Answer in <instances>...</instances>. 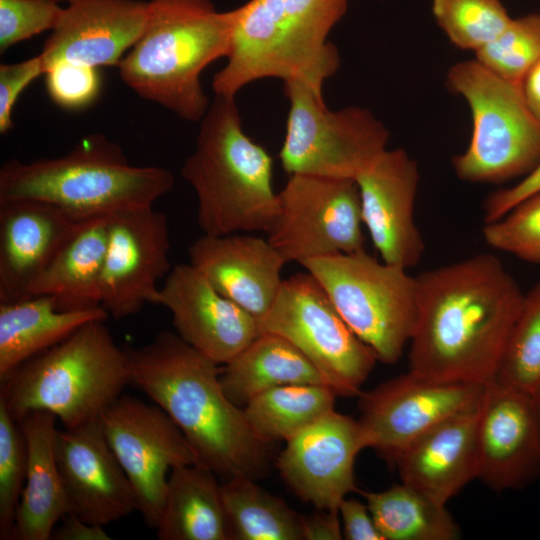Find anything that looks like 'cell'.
I'll return each instance as SVG.
<instances>
[{
    "label": "cell",
    "instance_id": "7dc6e473",
    "mask_svg": "<svg viewBox=\"0 0 540 540\" xmlns=\"http://www.w3.org/2000/svg\"><path fill=\"white\" fill-rule=\"evenodd\" d=\"M55 1H58V2H59V1H66V2L70 3V2H72L73 0H55Z\"/></svg>",
    "mask_w": 540,
    "mask_h": 540
},
{
    "label": "cell",
    "instance_id": "52a82bcc",
    "mask_svg": "<svg viewBox=\"0 0 540 540\" xmlns=\"http://www.w3.org/2000/svg\"><path fill=\"white\" fill-rule=\"evenodd\" d=\"M106 320L89 321L1 379L0 400L20 420L47 411L65 428L100 417L130 384L125 348Z\"/></svg>",
    "mask_w": 540,
    "mask_h": 540
},
{
    "label": "cell",
    "instance_id": "1f68e13d",
    "mask_svg": "<svg viewBox=\"0 0 540 540\" xmlns=\"http://www.w3.org/2000/svg\"><path fill=\"white\" fill-rule=\"evenodd\" d=\"M232 539L236 540H303V516L282 499L254 482L238 475L221 485Z\"/></svg>",
    "mask_w": 540,
    "mask_h": 540
},
{
    "label": "cell",
    "instance_id": "277c9868",
    "mask_svg": "<svg viewBox=\"0 0 540 540\" xmlns=\"http://www.w3.org/2000/svg\"><path fill=\"white\" fill-rule=\"evenodd\" d=\"M347 6L348 0H249L234 9L227 63L212 80L215 95L235 97L264 78L322 88L340 64L327 37Z\"/></svg>",
    "mask_w": 540,
    "mask_h": 540
},
{
    "label": "cell",
    "instance_id": "d590c367",
    "mask_svg": "<svg viewBox=\"0 0 540 540\" xmlns=\"http://www.w3.org/2000/svg\"><path fill=\"white\" fill-rule=\"evenodd\" d=\"M27 470L21 423L0 400V539L11 540Z\"/></svg>",
    "mask_w": 540,
    "mask_h": 540
},
{
    "label": "cell",
    "instance_id": "e0dca14e",
    "mask_svg": "<svg viewBox=\"0 0 540 540\" xmlns=\"http://www.w3.org/2000/svg\"><path fill=\"white\" fill-rule=\"evenodd\" d=\"M55 453L70 512L107 525L137 510V499L112 450L101 417L57 430Z\"/></svg>",
    "mask_w": 540,
    "mask_h": 540
},
{
    "label": "cell",
    "instance_id": "9c48e42d",
    "mask_svg": "<svg viewBox=\"0 0 540 540\" xmlns=\"http://www.w3.org/2000/svg\"><path fill=\"white\" fill-rule=\"evenodd\" d=\"M301 265L378 361L393 364L401 358L416 323V277L365 249L312 258Z\"/></svg>",
    "mask_w": 540,
    "mask_h": 540
},
{
    "label": "cell",
    "instance_id": "5bb4252c",
    "mask_svg": "<svg viewBox=\"0 0 540 540\" xmlns=\"http://www.w3.org/2000/svg\"><path fill=\"white\" fill-rule=\"evenodd\" d=\"M485 386L437 382L409 371L360 393L359 423L367 448L394 462L433 428L478 404Z\"/></svg>",
    "mask_w": 540,
    "mask_h": 540
},
{
    "label": "cell",
    "instance_id": "9a60e30c",
    "mask_svg": "<svg viewBox=\"0 0 540 540\" xmlns=\"http://www.w3.org/2000/svg\"><path fill=\"white\" fill-rule=\"evenodd\" d=\"M165 213L153 207L109 214L101 275V306L115 319L157 304L159 281L171 270Z\"/></svg>",
    "mask_w": 540,
    "mask_h": 540
},
{
    "label": "cell",
    "instance_id": "d6986e66",
    "mask_svg": "<svg viewBox=\"0 0 540 540\" xmlns=\"http://www.w3.org/2000/svg\"><path fill=\"white\" fill-rule=\"evenodd\" d=\"M156 305L168 309L176 334L216 364H226L260 333L259 321L219 293L192 264L171 268Z\"/></svg>",
    "mask_w": 540,
    "mask_h": 540
},
{
    "label": "cell",
    "instance_id": "7bdbcfd3",
    "mask_svg": "<svg viewBox=\"0 0 540 540\" xmlns=\"http://www.w3.org/2000/svg\"><path fill=\"white\" fill-rule=\"evenodd\" d=\"M303 540H340L343 529L338 510H318L302 518Z\"/></svg>",
    "mask_w": 540,
    "mask_h": 540
},
{
    "label": "cell",
    "instance_id": "7402d4cb",
    "mask_svg": "<svg viewBox=\"0 0 540 540\" xmlns=\"http://www.w3.org/2000/svg\"><path fill=\"white\" fill-rule=\"evenodd\" d=\"M190 264L223 296L260 321L282 286L287 263L264 238L246 234H203L188 248Z\"/></svg>",
    "mask_w": 540,
    "mask_h": 540
},
{
    "label": "cell",
    "instance_id": "4fadbf2b",
    "mask_svg": "<svg viewBox=\"0 0 540 540\" xmlns=\"http://www.w3.org/2000/svg\"><path fill=\"white\" fill-rule=\"evenodd\" d=\"M104 433L133 486L137 511L156 528L168 472L197 463L185 436L158 405L121 395L101 414Z\"/></svg>",
    "mask_w": 540,
    "mask_h": 540
},
{
    "label": "cell",
    "instance_id": "44dd1931",
    "mask_svg": "<svg viewBox=\"0 0 540 540\" xmlns=\"http://www.w3.org/2000/svg\"><path fill=\"white\" fill-rule=\"evenodd\" d=\"M148 16L149 2L143 0H73L43 45L45 71L58 61L118 66L143 34Z\"/></svg>",
    "mask_w": 540,
    "mask_h": 540
},
{
    "label": "cell",
    "instance_id": "7c38bea8",
    "mask_svg": "<svg viewBox=\"0 0 540 540\" xmlns=\"http://www.w3.org/2000/svg\"><path fill=\"white\" fill-rule=\"evenodd\" d=\"M359 188L354 179L289 175L265 231L285 261L303 262L364 248Z\"/></svg>",
    "mask_w": 540,
    "mask_h": 540
},
{
    "label": "cell",
    "instance_id": "8d00e7d4",
    "mask_svg": "<svg viewBox=\"0 0 540 540\" xmlns=\"http://www.w3.org/2000/svg\"><path fill=\"white\" fill-rule=\"evenodd\" d=\"M482 234L490 247L540 266V192L485 223Z\"/></svg>",
    "mask_w": 540,
    "mask_h": 540
},
{
    "label": "cell",
    "instance_id": "5b68a950",
    "mask_svg": "<svg viewBox=\"0 0 540 540\" xmlns=\"http://www.w3.org/2000/svg\"><path fill=\"white\" fill-rule=\"evenodd\" d=\"M174 183L169 170L133 166L118 144L93 133L60 157L5 162L0 169V201L38 200L84 220L153 207Z\"/></svg>",
    "mask_w": 540,
    "mask_h": 540
},
{
    "label": "cell",
    "instance_id": "ac0fdd59",
    "mask_svg": "<svg viewBox=\"0 0 540 540\" xmlns=\"http://www.w3.org/2000/svg\"><path fill=\"white\" fill-rule=\"evenodd\" d=\"M477 479L495 491L521 489L540 475V423L532 395L489 382L477 427Z\"/></svg>",
    "mask_w": 540,
    "mask_h": 540
},
{
    "label": "cell",
    "instance_id": "8992f818",
    "mask_svg": "<svg viewBox=\"0 0 540 540\" xmlns=\"http://www.w3.org/2000/svg\"><path fill=\"white\" fill-rule=\"evenodd\" d=\"M272 173L271 155L242 128L235 97L215 95L181 169L196 193L203 234L265 232L278 210Z\"/></svg>",
    "mask_w": 540,
    "mask_h": 540
},
{
    "label": "cell",
    "instance_id": "484cf974",
    "mask_svg": "<svg viewBox=\"0 0 540 540\" xmlns=\"http://www.w3.org/2000/svg\"><path fill=\"white\" fill-rule=\"evenodd\" d=\"M109 215L80 220L76 229L36 277L28 297L49 295L60 310L101 306L100 285L108 241Z\"/></svg>",
    "mask_w": 540,
    "mask_h": 540
},
{
    "label": "cell",
    "instance_id": "cb8c5ba5",
    "mask_svg": "<svg viewBox=\"0 0 540 540\" xmlns=\"http://www.w3.org/2000/svg\"><path fill=\"white\" fill-rule=\"evenodd\" d=\"M482 398L475 406L433 428L396 457L394 463L401 482L447 505L469 482L477 479V427Z\"/></svg>",
    "mask_w": 540,
    "mask_h": 540
},
{
    "label": "cell",
    "instance_id": "ffe728a7",
    "mask_svg": "<svg viewBox=\"0 0 540 540\" xmlns=\"http://www.w3.org/2000/svg\"><path fill=\"white\" fill-rule=\"evenodd\" d=\"M355 181L363 224L381 259L404 269L416 266L425 249L414 218L416 161L404 149H386Z\"/></svg>",
    "mask_w": 540,
    "mask_h": 540
},
{
    "label": "cell",
    "instance_id": "836d02e7",
    "mask_svg": "<svg viewBox=\"0 0 540 540\" xmlns=\"http://www.w3.org/2000/svg\"><path fill=\"white\" fill-rule=\"evenodd\" d=\"M432 11L455 46L474 52L494 40L512 19L500 0H433Z\"/></svg>",
    "mask_w": 540,
    "mask_h": 540
},
{
    "label": "cell",
    "instance_id": "7a4b0ae2",
    "mask_svg": "<svg viewBox=\"0 0 540 540\" xmlns=\"http://www.w3.org/2000/svg\"><path fill=\"white\" fill-rule=\"evenodd\" d=\"M125 349L130 384L174 421L197 464L227 479L262 473L269 443L254 433L244 409L226 395L218 364L168 331L141 347Z\"/></svg>",
    "mask_w": 540,
    "mask_h": 540
},
{
    "label": "cell",
    "instance_id": "ab89813d",
    "mask_svg": "<svg viewBox=\"0 0 540 540\" xmlns=\"http://www.w3.org/2000/svg\"><path fill=\"white\" fill-rule=\"evenodd\" d=\"M45 66L40 54L13 64L0 65V133L13 127L12 111L19 95L39 76Z\"/></svg>",
    "mask_w": 540,
    "mask_h": 540
},
{
    "label": "cell",
    "instance_id": "d6a6232c",
    "mask_svg": "<svg viewBox=\"0 0 540 540\" xmlns=\"http://www.w3.org/2000/svg\"><path fill=\"white\" fill-rule=\"evenodd\" d=\"M493 381L532 396L540 391V282L524 295Z\"/></svg>",
    "mask_w": 540,
    "mask_h": 540
},
{
    "label": "cell",
    "instance_id": "60d3db41",
    "mask_svg": "<svg viewBox=\"0 0 540 540\" xmlns=\"http://www.w3.org/2000/svg\"><path fill=\"white\" fill-rule=\"evenodd\" d=\"M540 192V163L518 183L491 193L483 204L485 223L495 221L519 202Z\"/></svg>",
    "mask_w": 540,
    "mask_h": 540
},
{
    "label": "cell",
    "instance_id": "f35d334b",
    "mask_svg": "<svg viewBox=\"0 0 540 540\" xmlns=\"http://www.w3.org/2000/svg\"><path fill=\"white\" fill-rule=\"evenodd\" d=\"M44 76L50 99L67 110L90 106L101 90V76L97 67L58 61L46 69Z\"/></svg>",
    "mask_w": 540,
    "mask_h": 540
},
{
    "label": "cell",
    "instance_id": "603a6c76",
    "mask_svg": "<svg viewBox=\"0 0 540 540\" xmlns=\"http://www.w3.org/2000/svg\"><path fill=\"white\" fill-rule=\"evenodd\" d=\"M79 221L46 202L0 201V302L28 298L31 284Z\"/></svg>",
    "mask_w": 540,
    "mask_h": 540
},
{
    "label": "cell",
    "instance_id": "ee69618b",
    "mask_svg": "<svg viewBox=\"0 0 540 540\" xmlns=\"http://www.w3.org/2000/svg\"><path fill=\"white\" fill-rule=\"evenodd\" d=\"M53 540H110L101 525L88 523L73 513L66 514L61 524L54 528Z\"/></svg>",
    "mask_w": 540,
    "mask_h": 540
},
{
    "label": "cell",
    "instance_id": "ba28073f",
    "mask_svg": "<svg viewBox=\"0 0 540 540\" xmlns=\"http://www.w3.org/2000/svg\"><path fill=\"white\" fill-rule=\"evenodd\" d=\"M448 87L469 105L473 129L467 149L452 159L455 174L470 183H501L525 176L540 163V121L521 84L466 60L447 73Z\"/></svg>",
    "mask_w": 540,
    "mask_h": 540
},
{
    "label": "cell",
    "instance_id": "3957f363",
    "mask_svg": "<svg viewBox=\"0 0 540 540\" xmlns=\"http://www.w3.org/2000/svg\"><path fill=\"white\" fill-rule=\"evenodd\" d=\"M143 34L118 65L138 96L187 121L209 107L200 75L231 48L235 10L219 12L212 0H150Z\"/></svg>",
    "mask_w": 540,
    "mask_h": 540
},
{
    "label": "cell",
    "instance_id": "4316f807",
    "mask_svg": "<svg viewBox=\"0 0 540 540\" xmlns=\"http://www.w3.org/2000/svg\"><path fill=\"white\" fill-rule=\"evenodd\" d=\"M108 316L103 307L60 310L55 298L49 295L0 302V380L83 324L106 320Z\"/></svg>",
    "mask_w": 540,
    "mask_h": 540
},
{
    "label": "cell",
    "instance_id": "83f0119b",
    "mask_svg": "<svg viewBox=\"0 0 540 540\" xmlns=\"http://www.w3.org/2000/svg\"><path fill=\"white\" fill-rule=\"evenodd\" d=\"M155 529L160 540H231L216 474L197 463L173 469Z\"/></svg>",
    "mask_w": 540,
    "mask_h": 540
},
{
    "label": "cell",
    "instance_id": "d4e9b609",
    "mask_svg": "<svg viewBox=\"0 0 540 540\" xmlns=\"http://www.w3.org/2000/svg\"><path fill=\"white\" fill-rule=\"evenodd\" d=\"M56 420L40 410L20 420L27 470L11 540L51 539L56 524L70 512L55 453Z\"/></svg>",
    "mask_w": 540,
    "mask_h": 540
},
{
    "label": "cell",
    "instance_id": "8fae6325",
    "mask_svg": "<svg viewBox=\"0 0 540 540\" xmlns=\"http://www.w3.org/2000/svg\"><path fill=\"white\" fill-rule=\"evenodd\" d=\"M259 326L261 332L278 334L296 346L337 396L360 395L378 361L308 271L283 280Z\"/></svg>",
    "mask_w": 540,
    "mask_h": 540
},
{
    "label": "cell",
    "instance_id": "bcb514c9",
    "mask_svg": "<svg viewBox=\"0 0 540 540\" xmlns=\"http://www.w3.org/2000/svg\"><path fill=\"white\" fill-rule=\"evenodd\" d=\"M533 398H534L535 407H536V411H537V415H538V419L540 423V391H538L535 395H533Z\"/></svg>",
    "mask_w": 540,
    "mask_h": 540
},
{
    "label": "cell",
    "instance_id": "30bf717a",
    "mask_svg": "<svg viewBox=\"0 0 540 540\" xmlns=\"http://www.w3.org/2000/svg\"><path fill=\"white\" fill-rule=\"evenodd\" d=\"M289 100L286 134L279 152L289 175L354 179L387 149L389 132L369 110L327 108L322 88L284 81Z\"/></svg>",
    "mask_w": 540,
    "mask_h": 540
},
{
    "label": "cell",
    "instance_id": "74e56055",
    "mask_svg": "<svg viewBox=\"0 0 540 540\" xmlns=\"http://www.w3.org/2000/svg\"><path fill=\"white\" fill-rule=\"evenodd\" d=\"M64 8L55 0H0V53L41 32L53 30Z\"/></svg>",
    "mask_w": 540,
    "mask_h": 540
},
{
    "label": "cell",
    "instance_id": "b9f144b4",
    "mask_svg": "<svg viewBox=\"0 0 540 540\" xmlns=\"http://www.w3.org/2000/svg\"><path fill=\"white\" fill-rule=\"evenodd\" d=\"M343 537L347 540H384L366 503L344 498L338 507Z\"/></svg>",
    "mask_w": 540,
    "mask_h": 540
},
{
    "label": "cell",
    "instance_id": "f546056e",
    "mask_svg": "<svg viewBox=\"0 0 540 540\" xmlns=\"http://www.w3.org/2000/svg\"><path fill=\"white\" fill-rule=\"evenodd\" d=\"M362 495L384 540H456L461 536L446 505L403 482Z\"/></svg>",
    "mask_w": 540,
    "mask_h": 540
},
{
    "label": "cell",
    "instance_id": "4dcf8cb0",
    "mask_svg": "<svg viewBox=\"0 0 540 540\" xmlns=\"http://www.w3.org/2000/svg\"><path fill=\"white\" fill-rule=\"evenodd\" d=\"M336 396L327 384L284 385L257 395L243 409L262 441L286 442L333 411Z\"/></svg>",
    "mask_w": 540,
    "mask_h": 540
},
{
    "label": "cell",
    "instance_id": "f6af8a7d",
    "mask_svg": "<svg viewBox=\"0 0 540 540\" xmlns=\"http://www.w3.org/2000/svg\"><path fill=\"white\" fill-rule=\"evenodd\" d=\"M521 87L530 110L540 121V60L524 77Z\"/></svg>",
    "mask_w": 540,
    "mask_h": 540
},
{
    "label": "cell",
    "instance_id": "6da1fadb",
    "mask_svg": "<svg viewBox=\"0 0 540 540\" xmlns=\"http://www.w3.org/2000/svg\"><path fill=\"white\" fill-rule=\"evenodd\" d=\"M416 282L409 371L444 383L492 382L525 295L501 260L476 254Z\"/></svg>",
    "mask_w": 540,
    "mask_h": 540
},
{
    "label": "cell",
    "instance_id": "2e32d148",
    "mask_svg": "<svg viewBox=\"0 0 540 540\" xmlns=\"http://www.w3.org/2000/svg\"><path fill=\"white\" fill-rule=\"evenodd\" d=\"M365 448L359 420L333 410L286 441L277 467L300 499L317 510H338L357 491L354 463Z\"/></svg>",
    "mask_w": 540,
    "mask_h": 540
},
{
    "label": "cell",
    "instance_id": "e575fe53",
    "mask_svg": "<svg viewBox=\"0 0 540 540\" xmlns=\"http://www.w3.org/2000/svg\"><path fill=\"white\" fill-rule=\"evenodd\" d=\"M475 60L493 74L521 84L540 60V13L512 18L494 40L475 52Z\"/></svg>",
    "mask_w": 540,
    "mask_h": 540
},
{
    "label": "cell",
    "instance_id": "f1b7e54d",
    "mask_svg": "<svg viewBox=\"0 0 540 540\" xmlns=\"http://www.w3.org/2000/svg\"><path fill=\"white\" fill-rule=\"evenodd\" d=\"M219 377L226 395L242 408L257 395L275 387L326 384L319 370L296 346L270 332H261L224 364Z\"/></svg>",
    "mask_w": 540,
    "mask_h": 540
}]
</instances>
